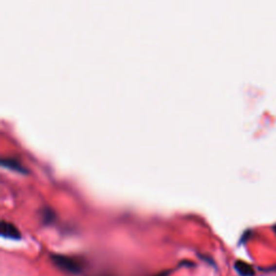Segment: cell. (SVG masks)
<instances>
[{
  "mask_svg": "<svg viewBox=\"0 0 276 276\" xmlns=\"http://www.w3.org/2000/svg\"><path fill=\"white\" fill-rule=\"evenodd\" d=\"M235 270L238 271L239 275L242 276H253L254 275V270L250 267L249 264L242 262V261H238L235 263Z\"/></svg>",
  "mask_w": 276,
  "mask_h": 276,
  "instance_id": "277c9868",
  "label": "cell"
},
{
  "mask_svg": "<svg viewBox=\"0 0 276 276\" xmlns=\"http://www.w3.org/2000/svg\"><path fill=\"white\" fill-rule=\"evenodd\" d=\"M41 218L44 223H52L55 220V214L51 208L44 207L41 209Z\"/></svg>",
  "mask_w": 276,
  "mask_h": 276,
  "instance_id": "5b68a950",
  "label": "cell"
},
{
  "mask_svg": "<svg viewBox=\"0 0 276 276\" xmlns=\"http://www.w3.org/2000/svg\"><path fill=\"white\" fill-rule=\"evenodd\" d=\"M0 233L3 238L11 239H21V233H19L18 229L13 223L2 220L1 221V228H0Z\"/></svg>",
  "mask_w": 276,
  "mask_h": 276,
  "instance_id": "7a4b0ae2",
  "label": "cell"
},
{
  "mask_svg": "<svg viewBox=\"0 0 276 276\" xmlns=\"http://www.w3.org/2000/svg\"><path fill=\"white\" fill-rule=\"evenodd\" d=\"M1 165L4 167L17 170V172H18V173L26 174V172H27V168L24 167V165L16 158H11V157L2 158L1 159Z\"/></svg>",
  "mask_w": 276,
  "mask_h": 276,
  "instance_id": "3957f363",
  "label": "cell"
},
{
  "mask_svg": "<svg viewBox=\"0 0 276 276\" xmlns=\"http://www.w3.org/2000/svg\"><path fill=\"white\" fill-rule=\"evenodd\" d=\"M51 258L56 267L66 271L68 273L78 274L81 272V264L76 259L67 257V256L64 255H52Z\"/></svg>",
  "mask_w": 276,
  "mask_h": 276,
  "instance_id": "6da1fadb",
  "label": "cell"
}]
</instances>
